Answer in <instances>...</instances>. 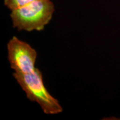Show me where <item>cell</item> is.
<instances>
[{"mask_svg": "<svg viewBox=\"0 0 120 120\" xmlns=\"http://www.w3.org/2000/svg\"><path fill=\"white\" fill-rule=\"evenodd\" d=\"M55 6L51 0H36L12 11L13 27L19 31H40L51 20Z\"/></svg>", "mask_w": 120, "mask_h": 120, "instance_id": "obj_1", "label": "cell"}, {"mask_svg": "<svg viewBox=\"0 0 120 120\" xmlns=\"http://www.w3.org/2000/svg\"><path fill=\"white\" fill-rule=\"evenodd\" d=\"M13 77L30 101L36 102L47 115H56L63 111V108L56 98L49 92L43 81L42 74L36 68L32 72L18 74L14 72Z\"/></svg>", "mask_w": 120, "mask_h": 120, "instance_id": "obj_2", "label": "cell"}, {"mask_svg": "<svg viewBox=\"0 0 120 120\" xmlns=\"http://www.w3.org/2000/svg\"><path fill=\"white\" fill-rule=\"evenodd\" d=\"M11 68L18 74H27L35 70L37 53L28 43L13 36L7 43Z\"/></svg>", "mask_w": 120, "mask_h": 120, "instance_id": "obj_3", "label": "cell"}, {"mask_svg": "<svg viewBox=\"0 0 120 120\" xmlns=\"http://www.w3.org/2000/svg\"><path fill=\"white\" fill-rule=\"evenodd\" d=\"M36 0H4V4L7 8L13 11L22 7Z\"/></svg>", "mask_w": 120, "mask_h": 120, "instance_id": "obj_4", "label": "cell"}]
</instances>
